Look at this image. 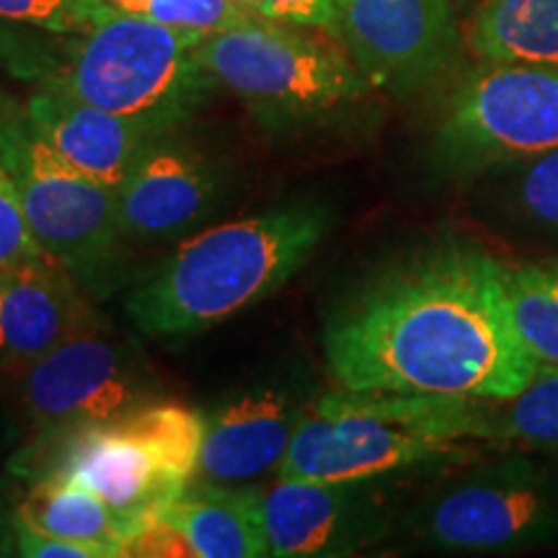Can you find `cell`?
Masks as SVG:
<instances>
[{
	"mask_svg": "<svg viewBox=\"0 0 558 558\" xmlns=\"http://www.w3.org/2000/svg\"><path fill=\"white\" fill-rule=\"evenodd\" d=\"M324 357L354 390L505 403L538 362L522 344L505 264L473 243H439L388 267L326 320Z\"/></svg>",
	"mask_w": 558,
	"mask_h": 558,
	"instance_id": "cell-1",
	"label": "cell"
},
{
	"mask_svg": "<svg viewBox=\"0 0 558 558\" xmlns=\"http://www.w3.org/2000/svg\"><path fill=\"white\" fill-rule=\"evenodd\" d=\"M331 226L329 207L300 199L202 230L135 288L128 316L145 337H197L282 288Z\"/></svg>",
	"mask_w": 558,
	"mask_h": 558,
	"instance_id": "cell-2",
	"label": "cell"
},
{
	"mask_svg": "<svg viewBox=\"0 0 558 558\" xmlns=\"http://www.w3.org/2000/svg\"><path fill=\"white\" fill-rule=\"evenodd\" d=\"M492 403L401 390H331L300 411L277 476L375 481L463 458L473 442L505 439L499 407Z\"/></svg>",
	"mask_w": 558,
	"mask_h": 558,
	"instance_id": "cell-3",
	"label": "cell"
},
{
	"mask_svg": "<svg viewBox=\"0 0 558 558\" xmlns=\"http://www.w3.org/2000/svg\"><path fill=\"white\" fill-rule=\"evenodd\" d=\"M202 39L114 9L90 29L62 39L60 58L41 88L177 132L218 88L194 54Z\"/></svg>",
	"mask_w": 558,
	"mask_h": 558,
	"instance_id": "cell-4",
	"label": "cell"
},
{
	"mask_svg": "<svg viewBox=\"0 0 558 558\" xmlns=\"http://www.w3.org/2000/svg\"><path fill=\"white\" fill-rule=\"evenodd\" d=\"M209 78L246 104L256 122L292 135L324 128L373 90L344 45L311 26L254 16L194 47Z\"/></svg>",
	"mask_w": 558,
	"mask_h": 558,
	"instance_id": "cell-5",
	"label": "cell"
},
{
	"mask_svg": "<svg viewBox=\"0 0 558 558\" xmlns=\"http://www.w3.org/2000/svg\"><path fill=\"white\" fill-rule=\"evenodd\" d=\"M0 163L41 251L88 298L111 295L124 277L114 192L68 163L34 130L24 109L0 107Z\"/></svg>",
	"mask_w": 558,
	"mask_h": 558,
	"instance_id": "cell-6",
	"label": "cell"
},
{
	"mask_svg": "<svg viewBox=\"0 0 558 558\" xmlns=\"http://www.w3.org/2000/svg\"><path fill=\"white\" fill-rule=\"evenodd\" d=\"M442 554L512 556L558 543V476L530 458L484 465L432 492L411 518Z\"/></svg>",
	"mask_w": 558,
	"mask_h": 558,
	"instance_id": "cell-7",
	"label": "cell"
},
{
	"mask_svg": "<svg viewBox=\"0 0 558 558\" xmlns=\"http://www.w3.org/2000/svg\"><path fill=\"white\" fill-rule=\"evenodd\" d=\"M558 148V65H492L445 104L437 156L452 171L525 163Z\"/></svg>",
	"mask_w": 558,
	"mask_h": 558,
	"instance_id": "cell-8",
	"label": "cell"
},
{
	"mask_svg": "<svg viewBox=\"0 0 558 558\" xmlns=\"http://www.w3.org/2000/svg\"><path fill=\"white\" fill-rule=\"evenodd\" d=\"M333 37L369 86L396 96L429 86L460 47L450 0H337Z\"/></svg>",
	"mask_w": 558,
	"mask_h": 558,
	"instance_id": "cell-9",
	"label": "cell"
},
{
	"mask_svg": "<svg viewBox=\"0 0 558 558\" xmlns=\"http://www.w3.org/2000/svg\"><path fill=\"white\" fill-rule=\"evenodd\" d=\"M24 403L39 429L101 427L150 403V380L128 344L94 329L26 367Z\"/></svg>",
	"mask_w": 558,
	"mask_h": 558,
	"instance_id": "cell-10",
	"label": "cell"
},
{
	"mask_svg": "<svg viewBox=\"0 0 558 558\" xmlns=\"http://www.w3.org/2000/svg\"><path fill=\"white\" fill-rule=\"evenodd\" d=\"M269 556H352L388 533L386 501L373 481H308L277 476L246 486Z\"/></svg>",
	"mask_w": 558,
	"mask_h": 558,
	"instance_id": "cell-11",
	"label": "cell"
},
{
	"mask_svg": "<svg viewBox=\"0 0 558 558\" xmlns=\"http://www.w3.org/2000/svg\"><path fill=\"white\" fill-rule=\"evenodd\" d=\"M26 481H65L122 512H156L190 488L166 473L150 452L109 424L78 429H39V437L11 460Z\"/></svg>",
	"mask_w": 558,
	"mask_h": 558,
	"instance_id": "cell-12",
	"label": "cell"
},
{
	"mask_svg": "<svg viewBox=\"0 0 558 558\" xmlns=\"http://www.w3.org/2000/svg\"><path fill=\"white\" fill-rule=\"evenodd\" d=\"M114 202L124 241L179 239L220 202V173L205 153L166 132L117 186Z\"/></svg>",
	"mask_w": 558,
	"mask_h": 558,
	"instance_id": "cell-13",
	"label": "cell"
},
{
	"mask_svg": "<svg viewBox=\"0 0 558 558\" xmlns=\"http://www.w3.org/2000/svg\"><path fill=\"white\" fill-rule=\"evenodd\" d=\"M300 411L303 403L275 388L246 390L205 411V442L194 484L239 488L277 473L288 456Z\"/></svg>",
	"mask_w": 558,
	"mask_h": 558,
	"instance_id": "cell-14",
	"label": "cell"
},
{
	"mask_svg": "<svg viewBox=\"0 0 558 558\" xmlns=\"http://www.w3.org/2000/svg\"><path fill=\"white\" fill-rule=\"evenodd\" d=\"M83 295L52 259L0 271V362L29 367L62 341L99 329Z\"/></svg>",
	"mask_w": 558,
	"mask_h": 558,
	"instance_id": "cell-15",
	"label": "cell"
},
{
	"mask_svg": "<svg viewBox=\"0 0 558 558\" xmlns=\"http://www.w3.org/2000/svg\"><path fill=\"white\" fill-rule=\"evenodd\" d=\"M26 117L68 163L117 192L143 153L163 137L150 124L111 114L58 90L39 88L26 101Z\"/></svg>",
	"mask_w": 558,
	"mask_h": 558,
	"instance_id": "cell-16",
	"label": "cell"
},
{
	"mask_svg": "<svg viewBox=\"0 0 558 558\" xmlns=\"http://www.w3.org/2000/svg\"><path fill=\"white\" fill-rule=\"evenodd\" d=\"M156 512L190 535L199 558L269 556L246 486H207L192 481L179 499Z\"/></svg>",
	"mask_w": 558,
	"mask_h": 558,
	"instance_id": "cell-17",
	"label": "cell"
},
{
	"mask_svg": "<svg viewBox=\"0 0 558 558\" xmlns=\"http://www.w3.org/2000/svg\"><path fill=\"white\" fill-rule=\"evenodd\" d=\"M465 45L492 65H558V0H481Z\"/></svg>",
	"mask_w": 558,
	"mask_h": 558,
	"instance_id": "cell-18",
	"label": "cell"
},
{
	"mask_svg": "<svg viewBox=\"0 0 558 558\" xmlns=\"http://www.w3.org/2000/svg\"><path fill=\"white\" fill-rule=\"evenodd\" d=\"M16 512L45 533L99 548L104 558H122V543L148 514L122 512L65 481H34Z\"/></svg>",
	"mask_w": 558,
	"mask_h": 558,
	"instance_id": "cell-19",
	"label": "cell"
},
{
	"mask_svg": "<svg viewBox=\"0 0 558 558\" xmlns=\"http://www.w3.org/2000/svg\"><path fill=\"white\" fill-rule=\"evenodd\" d=\"M109 427L148 450L166 473L192 484L205 442V411L150 401Z\"/></svg>",
	"mask_w": 558,
	"mask_h": 558,
	"instance_id": "cell-20",
	"label": "cell"
},
{
	"mask_svg": "<svg viewBox=\"0 0 558 558\" xmlns=\"http://www.w3.org/2000/svg\"><path fill=\"white\" fill-rule=\"evenodd\" d=\"M505 284L530 357L558 367V262L505 267Z\"/></svg>",
	"mask_w": 558,
	"mask_h": 558,
	"instance_id": "cell-21",
	"label": "cell"
},
{
	"mask_svg": "<svg viewBox=\"0 0 558 558\" xmlns=\"http://www.w3.org/2000/svg\"><path fill=\"white\" fill-rule=\"evenodd\" d=\"M501 437L558 452V367L538 365L527 386L499 407Z\"/></svg>",
	"mask_w": 558,
	"mask_h": 558,
	"instance_id": "cell-22",
	"label": "cell"
},
{
	"mask_svg": "<svg viewBox=\"0 0 558 558\" xmlns=\"http://www.w3.org/2000/svg\"><path fill=\"white\" fill-rule=\"evenodd\" d=\"M114 11L109 0H0V26L75 37Z\"/></svg>",
	"mask_w": 558,
	"mask_h": 558,
	"instance_id": "cell-23",
	"label": "cell"
},
{
	"mask_svg": "<svg viewBox=\"0 0 558 558\" xmlns=\"http://www.w3.org/2000/svg\"><path fill=\"white\" fill-rule=\"evenodd\" d=\"M148 16L173 29L209 37V34L246 24L254 19V13L239 0H153Z\"/></svg>",
	"mask_w": 558,
	"mask_h": 558,
	"instance_id": "cell-24",
	"label": "cell"
},
{
	"mask_svg": "<svg viewBox=\"0 0 558 558\" xmlns=\"http://www.w3.org/2000/svg\"><path fill=\"white\" fill-rule=\"evenodd\" d=\"M37 259H50V256L34 239L16 186L0 163V271Z\"/></svg>",
	"mask_w": 558,
	"mask_h": 558,
	"instance_id": "cell-25",
	"label": "cell"
},
{
	"mask_svg": "<svg viewBox=\"0 0 558 558\" xmlns=\"http://www.w3.org/2000/svg\"><path fill=\"white\" fill-rule=\"evenodd\" d=\"M518 205L530 220L558 233V148L525 160L518 179Z\"/></svg>",
	"mask_w": 558,
	"mask_h": 558,
	"instance_id": "cell-26",
	"label": "cell"
},
{
	"mask_svg": "<svg viewBox=\"0 0 558 558\" xmlns=\"http://www.w3.org/2000/svg\"><path fill=\"white\" fill-rule=\"evenodd\" d=\"M122 558H197V550L179 525L148 512L122 543Z\"/></svg>",
	"mask_w": 558,
	"mask_h": 558,
	"instance_id": "cell-27",
	"label": "cell"
},
{
	"mask_svg": "<svg viewBox=\"0 0 558 558\" xmlns=\"http://www.w3.org/2000/svg\"><path fill=\"white\" fill-rule=\"evenodd\" d=\"M254 16L279 24L311 26V29H337V0H239Z\"/></svg>",
	"mask_w": 558,
	"mask_h": 558,
	"instance_id": "cell-28",
	"label": "cell"
},
{
	"mask_svg": "<svg viewBox=\"0 0 558 558\" xmlns=\"http://www.w3.org/2000/svg\"><path fill=\"white\" fill-rule=\"evenodd\" d=\"M11 527H13V546H16L19 556H26V558H104L99 548L45 533V530L34 527L32 522H26L19 512H13Z\"/></svg>",
	"mask_w": 558,
	"mask_h": 558,
	"instance_id": "cell-29",
	"label": "cell"
},
{
	"mask_svg": "<svg viewBox=\"0 0 558 558\" xmlns=\"http://www.w3.org/2000/svg\"><path fill=\"white\" fill-rule=\"evenodd\" d=\"M117 11L132 13V16H148L153 0H109Z\"/></svg>",
	"mask_w": 558,
	"mask_h": 558,
	"instance_id": "cell-30",
	"label": "cell"
}]
</instances>
